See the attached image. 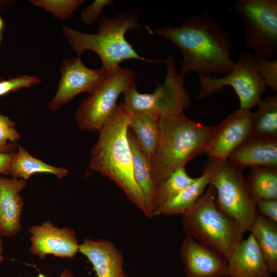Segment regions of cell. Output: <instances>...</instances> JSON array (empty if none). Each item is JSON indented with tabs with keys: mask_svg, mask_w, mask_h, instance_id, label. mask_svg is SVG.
Segmentation results:
<instances>
[{
	"mask_svg": "<svg viewBox=\"0 0 277 277\" xmlns=\"http://www.w3.org/2000/svg\"><path fill=\"white\" fill-rule=\"evenodd\" d=\"M154 32L180 49L183 58L180 73L183 76L192 72L199 75L227 74L235 65L228 34L209 11L188 18L180 27L159 28Z\"/></svg>",
	"mask_w": 277,
	"mask_h": 277,
	"instance_id": "6da1fadb",
	"label": "cell"
},
{
	"mask_svg": "<svg viewBox=\"0 0 277 277\" xmlns=\"http://www.w3.org/2000/svg\"><path fill=\"white\" fill-rule=\"evenodd\" d=\"M130 115L123 103L111 120L99 131L92 149L89 168L112 181L147 217H153L148 202L133 173L131 150L128 137Z\"/></svg>",
	"mask_w": 277,
	"mask_h": 277,
	"instance_id": "7a4b0ae2",
	"label": "cell"
},
{
	"mask_svg": "<svg viewBox=\"0 0 277 277\" xmlns=\"http://www.w3.org/2000/svg\"><path fill=\"white\" fill-rule=\"evenodd\" d=\"M158 129V145L151 163L152 179L156 187L175 170L204 152L217 126L195 122L183 112L160 116Z\"/></svg>",
	"mask_w": 277,
	"mask_h": 277,
	"instance_id": "3957f363",
	"label": "cell"
},
{
	"mask_svg": "<svg viewBox=\"0 0 277 277\" xmlns=\"http://www.w3.org/2000/svg\"><path fill=\"white\" fill-rule=\"evenodd\" d=\"M138 11L132 10L110 17H102L98 23L97 33L82 32L67 26L62 27L63 36L72 49L81 56L86 50H92L100 56L102 67L108 74L114 72L124 61L135 59L152 63L140 56L126 40L128 30H136L138 25Z\"/></svg>",
	"mask_w": 277,
	"mask_h": 277,
	"instance_id": "277c9868",
	"label": "cell"
},
{
	"mask_svg": "<svg viewBox=\"0 0 277 277\" xmlns=\"http://www.w3.org/2000/svg\"><path fill=\"white\" fill-rule=\"evenodd\" d=\"M216 191L209 185L205 193L184 214L182 227L186 234L223 256L226 260L244 233L231 217L215 203Z\"/></svg>",
	"mask_w": 277,
	"mask_h": 277,
	"instance_id": "5b68a950",
	"label": "cell"
},
{
	"mask_svg": "<svg viewBox=\"0 0 277 277\" xmlns=\"http://www.w3.org/2000/svg\"><path fill=\"white\" fill-rule=\"evenodd\" d=\"M209 184L215 189V203L233 219L244 233L249 231L258 214L247 190L243 170L227 159L209 157L203 166Z\"/></svg>",
	"mask_w": 277,
	"mask_h": 277,
	"instance_id": "8992f818",
	"label": "cell"
},
{
	"mask_svg": "<svg viewBox=\"0 0 277 277\" xmlns=\"http://www.w3.org/2000/svg\"><path fill=\"white\" fill-rule=\"evenodd\" d=\"M166 67L165 78L151 93H141L136 85L124 94L123 104L130 114L175 115L184 112L191 101L185 89V80L176 67L174 59L169 56L163 61Z\"/></svg>",
	"mask_w": 277,
	"mask_h": 277,
	"instance_id": "52a82bcc",
	"label": "cell"
},
{
	"mask_svg": "<svg viewBox=\"0 0 277 277\" xmlns=\"http://www.w3.org/2000/svg\"><path fill=\"white\" fill-rule=\"evenodd\" d=\"M135 80L133 71L121 67L108 74L77 108L74 118L79 129L99 132L115 113L120 95L136 85Z\"/></svg>",
	"mask_w": 277,
	"mask_h": 277,
	"instance_id": "ba28073f",
	"label": "cell"
},
{
	"mask_svg": "<svg viewBox=\"0 0 277 277\" xmlns=\"http://www.w3.org/2000/svg\"><path fill=\"white\" fill-rule=\"evenodd\" d=\"M234 9L243 26L244 44L270 60L277 55V1L238 0Z\"/></svg>",
	"mask_w": 277,
	"mask_h": 277,
	"instance_id": "9c48e42d",
	"label": "cell"
},
{
	"mask_svg": "<svg viewBox=\"0 0 277 277\" xmlns=\"http://www.w3.org/2000/svg\"><path fill=\"white\" fill-rule=\"evenodd\" d=\"M200 90L198 99L211 96L230 86L235 90L240 103V109L251 110L261 100L266 86L259 75L253 55L247 52L240 54L232 71L222 77L211 75H199Z\"/></svg>",
	"mask_w": 277,
	"mask_h": 277,
	"instance_id": "30bf717a",
	"label": "cell"
},
{
	"mask_svg": "<svg viewBox=\"0 0 277 277\" xmlns=\"http://www.w3.org/2000/svg\"><path fill=\"white\" fill-rule=\"evenodd\" d=\"M59 69L61 78L58 89L48 105L52 111L57 110L80 93H91L108 74L102 68H88L79 56L63 60Z\"/></svg>",
	"mask_w": 277,
	"mask_h": 277,
	"instance_id": "8fae6325",
	"label": "cell"
},
{
	"mask_svg": "<svg viewBox=\"0 0 277 277\" xmlns=\"http://www.w3.org/2000/svg\"><path fill=\"white\" fill-rule=\"evenodd\" d=\"M253 112L239 109L219 125L205 149L209 157L227 159L230 154L252 134Z\"/></svg>",
	"mask_w": 277,
	"mask_h": 277,
	"instance_id": "7c38bea8",
	"label": "cell"
},
{
	"mask_svg": "<svg viewBox=\"0 0 277 277\" xmlns=\"http://www.w3.org/2000/svg\"><path fill=\"white\" fill-rule=\"evenodd\" d=\"M30 250L41 259L52 254L62 258H73L78 252L79 244L76 232L73 229L58 228L49 221L41 225L31 227Z\"/></svg>",
	"mask_w": 277,
	"mask_h": 277,
	"instance_id": "4fadbf2b",
	"label": "cell"
},
{
	"mask_svg": "<svg viewBox=\"0 0 277 277\" xmlns=\"http://www.w3.org/2000/svg\"><path fill=\"white\" fill-rule=\"evenodd\" d=\"M179 256L186 277H227V260L189 236L183 239Z\"/></svg>",
	"mask_w": 277,
	"mask_h": 277,
	"instance_id": "5bb4252c",
	"label": "cell"
},
{
	"mask_svg": "<svg viewBox=\"0 0 277 277\" xmlns=\"http://www.w3.org/2000/svg\"><path fill=\"white\" fill-rule=\"evenodd\" d=\"M227 277H272L251 233L243 239L227 259Z\"/></svg>",
	"mask_w": 277,
	"mask_h": 277,
	"instance_id": "9a60e30c",
	"label": "cell"
},
{
	"mask_svg": "<svg viewBox=\"0 0 277 277\" xmlns=\"http://www.w3.org/2000/svg\"><path fill=\"white\" fill-rule=\"evenodd\" d=\"M78 252L91 264L96 277H127L123 254L110 241L84 239Z\"/></svg>",
	"mask_w": 277,
	"mask_h": 277,
	"instance_id": "2e32d148",
	"label": "cell"
},
{
	"mask_svg": "<svg viewBox=\"0 0 277 277\" xmlns=\"http://www.w3.org/2000/svg\"><path fill=\"white\" fill-rule=\"evenodd\" d=\"M26 181L0 175V229L2 235L10 238L21 229V216L24 205L19 192Z\"/></svg>",
	"mask_w": 277,
	"mask_h": 277,
	"instance_id": "e0dca14e",
	"label": "cell"
},
{
	"mask_svg": "<svg viewBox=\"0 0 277 277\" xmlns=\"http://www.w3.org/2000/svg\"><path fill=\"white\" fill-rule=\"evenodd\" d=\"M228 159L238 167L277 168V140L250 136Z\"/></svg>",
	"mask_w": 277,
	"mask_h": 277,
	"instance_id": "ac0fdd59",
	"label": "cell"
},
{
	"mask_svg": "<svg viewBox=\"0 0 277 277\" xmlns=\"http://www.w3.org/2000/svg\"><path fill=\"white\" fill-rule=\"evenodd\" d=\"M129 115V128L132 130L141 150L152 163L158 145L160 116L152 114Z\"/></svg>",
	"mask_w": 277,
	"mask_h": 277,
	"instance_id": "d6986e66",
	"label": "cell"
},
{
	"mask_svg": "<svg viewBox=\"0 0 277 277\" xmlns=\"http://www.w3.org/2000/svg\"><path fill=\"white\" fill-rule=\"evenodd\" d=\"M272 274L277 273V223L258 213L249 230Z\"/></svg>",
	"mask_w": 277,
	"mask_h": 277,
	"instance_id": "ffe728a7",
	"label": "cell"
},
{
	"mask_svg": "<svg viewBox=\"0 0 277 277\" xmlns=\"http://www.w3.org/2000/svg\"><path fill=\"white\" fill-rule=\"evenodd\" d=\"M68 172L66 168L51 166L32 156L24 148L19 146L10 163L9 174L13 178L26 180L35 173H46L52 174L61 179L66 176Z\"/></svg>",
	"mask_w": 277,
	"mask_h": 277,
	"instance_id": "44dd1931",
	"label": "cell"
},
{
	"mask_svg": "<svg viewBox=\"0 0 277 277\" xmlns=\"http://www.w3.org/2000/svg\"><path fill=\"white\" fill-rule=\"evenodd\" d=\"M128 137L132 155L134 177L147 200L153 215V203L156 187L152 179V164L141 150L133 132L129 128Z\"/></svg>",
	"mask_w": 277,
	"mask_h": 277,
	"instance_id": "7402d4cb",
	"label": "cell"
},
{
	"mask_svg": "<svg viewBox=\"0 0 277 277\" xmlns=\"http://www.w3.org/2000/svg\"><path fill=\"white\" fill-rule=\"evenodd\" d=\"M209 185L208 174L203 171L191 184L158 209L154 217L160 215H183L194 205Z\"/></svg>",
	"mask_w": 277,
	"mask_h": 277,
	"instance_id": "603a6c76",
	"label": "cell"
},
{
	"mask_svg": "<svg viewBox=\"0 0 277 277\" xmlns=\"http://www.w3.org/2000/svg\"><path fill=\"white\" fill-rule=\"evenodd\" d=\"M246 183L254 204L260 200L277 199V168H251Z\"/></svg>",
	"mask_w": 277,
	"mask_h": 277,
	"instance_id": "cb8c5ba5",
	"label": "cell"
},
{
	"mask_svg": "<svg viewBox=\"0 0 277 277\" xmlns=\"http://www.w3.org/2000/svg\"><path fill=\"white\" fill-rule=\"evenodd\" d=\"M253 112L252 135L277 140V95L267 96L259 102Z\"/></svg>",
	"mask_w": 277,
	"mask_h": 277,
	"instance_id": "d4e9b609",
	"label": "cell"
},
{
	"mask_svg": "<svg viewBox=\"0 0 277 277\" xmlns=\"http://www.w3.org/2000/svg\"><path fill=\"white\" fill-rule=\"evenodd\" d=\"M195 178L190 176L185 167L173 171L156 188L153 203V215L162 206L191 184Z\"/></svg>",
	"mask_w": 277,
	"mask_h": 277,
	"instance_id": "484cf974",
	"label": "cell"
},
{
	"mask_svg": "<svg viewBox=\"0 0 277 277\" xmlns=\"http://www.w3.org/2000/svg\"><path fill=\"white\" fill-rule=\"evenodd\" d=\"M85 1L84 0H30L33 6L44 8L56 19L67 20L74 11Z\"/></svg>",
	"mask_w": 277,
	"mask_h": 277,
	"instance_id": "4316f807",
	"label": "cell"
},
{
	"mask_svg": "<svg viewBox=\"0 0 277 277\" xmlns=\"http://www.w3.org/2000/svg\"><path fill=\"white\" fill-rule=\"evenodd\" d=\"M253 57L256 65L258 71L263 80L266 86L276 91L277 90V60L266 59L254 54Z\"/></svg>",
	"mask_w": 277,
	"mask_h": 277,
	"instance_id": "83f0119b",
	"label": "cell"
},
{
	"mask_svg": "<svg viewBox=\"0 0 277 277\" xmlns=\"http://www.w3.org/2000/svg\"><path fill=\"white\" fill-rule=\"evenodd\" d=\"M42 80L37 76L22 75L0 80V97L22 88L33 86Z\"/></svg>",
	"mask_w": 277,
	"mask_h": 277,
	"instance_id": "f1b7e54d",
	"label": "cell"
},
{
	"mask_svg": "<svg viewBox=\"0 0 277 277\" xmlns=\"http://www.w3.org/2000/svg\"><path fill=\"white\" fill-rule=\"evenodd\" d=\"M15 124L8 116L0 114V147L15 143L20 135L15 128Z\"/></svg>",
	"mask_w": 277,
	"mask_h": 277,
	"instance_id": "f546056e",
	"label": "cell"
},
{
	"mask_svg": "<svg viewBox=\"0 0 277 277\" xmlns=\"http://www.w3.org/2000/svg\"><path fill=\"white\" fill-rule=\"evenodd\" d=\"M114 3L112 0H95L87 7L82 9L81 17L83 22L91 25L99 19L104 7L112 6Z\"/></svg>",
	"mask_w": 277,
	"mask_h": 277,
	"instance_id": "4dcf8cb0",
	"label": "cell"
},
{
	"mask_svg": "<svg viewBox=\"0 0 277 277\" xmlns=\"http://www.w3.org/2000/svg\"><path fill=\"white\" fill-rule=\"evenodd\" d=\"M255 205L258 214L277 223V199L260 200Z\"/></svg>",
	"mask_w": 277,
	"mask_h": 277,
	"instance_id": "1f68e13d",
	"label": "cell"
},
{
	"mask_svg": "<svg viewBox=\"0 0 277 277\" xmlns=\"http://www.w3.org/2000/svg\"><path fill=\"white\" fill-rule=\"evenodd\" d=\"M14 151L0 152V174H9L10 163Z\"/></svg>",
	"mask_w": 277,
	"mask_h": 277,
	"instance_id": "d6a6232c",
	"label": "cell"
},
{
	"mask_svg": "<svg viewBox=\"0 0 277 277\" xmlns=\"http://www.w3.org/2000/svg\"><path fill=\"white\" fill-rule=\"evenodd\" d=\"M37 277H47L45 274L39 273ZM59 277H76V275L73 273L69 269H65L62 272Z\"/></svg>",
	"mask_w": 277,
	"mask_h": 277,
	"instance_id": "836d02e7",
	"label": "cell"
},
{
	"mask_svg": "<svg viewBox=\"0 0 277 277\" xmlns=\"http://www.w3.org/2000/svg\"><path fill=\"white\" fill-rule=\"evenodd\" d=\"M14 3V1L0 0V11L5 10Z\"/></svg>",
	"mask_w": 277,
	"mask_h": 277,
	"instance_id": "e575fe53",
	"label": "cell"
},
{
	"mask_svg": "<svg viewBox=\"0 0 277 277\" xmlns=\"http://www.w3.org/2000/svg\"><path fill=\"white\" fill-rule=\"evenodd\" d=\"M15 146V143H14L6 147H0V152L13 151V150Z\"/></svg>",
	"mask_w": 277,
	"mask_h": 277,
	"instance_id": "d590c367",
	"label": "cell"
},
{
	"mask_svg": "<svg viewBox=\"0 0 277 277\" xmlns=\"http://www.w3.org/2000/svg\"><path fill=\"white\" fill-rule=\"evenodd\" d=\"M1 235L2 233L0 229V262H2L4 261V258L3 255V245H2V241L1 240Z\"/></svg>",
	"mask_w": 277,
	"mask_h": 277,
	"instance_id": "8d00e7d4",
	"label": "cell"
},
{
	"mask_svg": "<svg viewBox=\"0 0 277 277\" xmlns=\"http://www.w3.org/2000/svg\"><path fill=\"white\" fill-rule=\"evenodd\" d=\"M4 28V22L2 18L0 16V33L2 32Z\"/></svg>",
	"mask_w": 277,
	"mask_h": 277,
	"instance_id": "74e56055",
	"label": "cell"
},
{
	"mask_svg": "<svg viewBox=\"0 0 277 277\" xmlns=\"http://www.w3.org/2000/svg\"><path fill=\"white\" fill-rule=\"evenodd\" d=\"M1 41H2V36H1V33H0V43L1 42Z\"/></svg>",
	"mask_w": 277,
	"mask_h": 277,
	"instance_id": "f35d334b",
	"label": "cell"
},
{
	"mask_svg": "<svg viewBox=\"0 0 277 277\" xmlns=\"http://www.w3.org/2000/svg\"><path fill=\"white\" fill-rule=\"evenodd\" d=\"M226 277V276H225Z\"/></svg>",
	"mask_w": 277,
	"mask_h": 277,
	"instance_id": "ab89813d",
	"label": "cell"
}]
</instances>
